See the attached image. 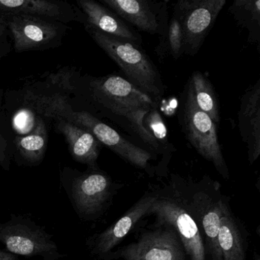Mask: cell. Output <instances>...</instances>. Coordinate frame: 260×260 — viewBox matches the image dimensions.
Segmentation results:
<instances>
[{
    "label": "cell",
    "instance_id": "1",
    "mask_svg": "<svg viewBox=\"0 0 260 260\" xmlns=\"http://www.w3.org/2000/svg\"><path fill=\"white\" fill-rule=\"evenodd\" d=\"M83 80L86 84L77 80L83 86L80 90L86 91V95L95 109L108 116L125 120L127 127L144 144L156 151L159 149L157 140L144 125V117L156 109L157 103L154 100L119 76L89 77Z\"/></svg>",
    "mask_w": 260,
    "mask_h": 260
},
{
    "label": "cell",
    "instance_id": "2",
    "mask_svg": "<svg viewBox=\"0 0 260 260\" xmlns=\"http://www.w3.org/2000/svg\"><path fill=\"white\" fill-rule=\"evenodd\" d=\"M70 97L59 95L31 104V107L41 116L60 118L69 121L92 134L102 145L121 156L135 167L146 169L152 156L149 152L123 138L115 129L100 121L87 111H75Z\"/></svg>",
    "mask_w": 260,
    "mask_h": 260
},
{
    "label": "cell",
    "instance_id": "3",
    "mask_svg": "<svg viewBox=\"0 0 260 260\" xmlns=\"http://www.w3.org/2000/svg\"><path fill=\"white\" fill-rule=\"evenodd\" d=\"M84 27L96 45L118 64L127 80L158 104L164 94L162 79L141 45L105 34L89 25Z\"/></svg>",
    "mask_w": 260,
    "mask_h": 260
},
{
    "label": "cell",
    "instance_id": "4",
    "mask_svg": "<svg viewBox=\"0 0 260 260\" xmlns=\"http://www.w3.org/2000/svg\"><path fill=\"white\" fill-rule=\"evenodd\" d=\"M181 125L185 138L196 151L212 162L217 171L228 178V170L217 137V126L199 109L187 85L180 109Z\"/></svg>",
    "mask_w": 260,
    "mask_h": 260
},
{
    "label": "cell",
    "instance_id": "5",
    "mask_svg": "<svg viewBox=\"0 0 260 260\" xmlns=\"http://www.w3.org/2000/svg\"><path fill=\"white\" fill-rule=\"evenodd\" d=\"M0 243L14 255L39 256L43 260L64 257L52 236L26 216L12 214L8 221L0 223Z\"/></svg>",
    "mask_w": 260,
    "mask_h": 260
},
{
    "label": "cell",
    "instance_id": "6",
    "mask_svg": "<svg viewBox=\"0 0 260 260\" xmlns=\"http://www.w3.org/2000/svg\"><path fill=\"white\" fill-rule=\"evenodd\" d=\"M16 53L59 48L70 27L66 24L35 16L4 15Z\"/></svg>",
    "mask_w": 260,
    "mask_h": 260
},
{
    "label": "cell",
    "instance_id": "7",
    "mask_svg": "<svg viewBox=\"0 0 260 260\" xmlns=\"http://www.w3.org/2000/svg\"><path fill=\"white\" fill-rule=\"evenodd\" d=\"M226 0H179L173 5L183 36L184 54L194 56L200 51Z\"/></svg>",
    "mask_w": 260,
    "mask_h": 260
},
{
    "label": "cell",
    "instance_id": "8",
    "mask_svg": "<svg viewBox=\"0 0 260 260\" xmlns=\"http://www.w3.org/2000/svg\"><path fill=\"white\" fill-rule=\"evenodd\" d=\"M100 3L132 28L149 34L159 35L160 42L156 52L161 59L164 58L167 52L169 26L167 1L100 0Z\"/></svg>",
    "mask_w": 260,
    "mask_h": 260
},
{
    "label": "cell",
    "instance_id": "9",
    "mask_svg": "<svg viewBox=\"0 0 260 260\" xmlns=\"http://www.w3.org/2000/svg\"><path fill=\"white\" fill-rule=\"evenodd\" d=\"M147 213L154 214L158 223L169 225L176 232L190 259L205 260V245L199 228L180 205L171 200L156 199Z\"/></svg>",
    "mask_w": 260,
    "mask_h": 260
},
{
    "label": "cell",
    "instance_id": "10",
    "mask_svg": "<svg viewBox=\"0 0 260 260\" xmlns=\"http://www.w3.org/2000/svg\"><path fill=\"white\" fill-rule=\"evenodd\" d=\"M121 255L123 260H185L180 240L170 228L144 234L125 246Z\"/></svg>",
    "mask_w": 260,
    "mask_h": 260
},
{
    "label": "cell",
    "instance_id": "11",
    "mask_svg": "<svg viewBox=\"0 0 260 260\" xmlns=\"http://www.w3.org/2000/svg\"><path fill=\"white\" fill-rule=\"evenodd\" d=\"M4 15L35 16L66 25L72 22L84 25L86 22L81 10L66 1L0 0V16Z\"/></svg>",
    "mask_w": 260,
    "mask_h": 260
},
{
    "label": "cell",
    "instance_id": "12",
    "mask_svg": "<svg viewBox=\"0 0 260 260\" xmlns=\"http://www.w3.org/2000/svg\"><path fill=\"white\" fill-rule=\"evenodd\" d=\"M238 127L252 164L260 155V79L249 86L240 99Z\"/></svg>",
    "mask_w": 260,
    "mask_h": 260
},
{
    "label": "cell",
    "instance_id": "13",
    "mask_svg": "<svg viewBox=\"0 0 260 260\" xmlns=\"http://www.w3.org/2000/svg\"><path fill=\"white\" fill-rule=\"evenodd\" d=\"M111 181L102 173H80L72 185V198L78 212L92 215L98 212L107 200Z\"/></svg>",
    "mask_w": 260,
    "mask_h": 260
},
{
    "label": "cell",
    "instance_id": "14",
    "mask_svg": "<svg viewBox=\"0 0 260 260\" xmlns=\"http://www.w3.org/2000/svg\"><path fill=\"white\" fill-rule=\"evenodd\" d=\"M77 4L86 19L83 25H89L105 34L141 45L140 35L107 7L93 0H77Z\"/></svg>",
    "mask_w": 260,
    "mask_h": 260
},
{
    "label": "cell",
    "instance_id": "15",
    "mask_svg": "<svg viewBox=\"0 0 260 260\" xmlns=\"http://www.w3.org/2000/svg\"><path fill=\"white\" fill-rule=\"evenodd\" d=\"M54 128L63 135L73 159L90 168L96 167L102 144L87 131L60 118H54Z\"/></svg>",
    "mask_w": 260,
    "mask_h": 260
},
{
    "label": "cell",
    "instance_id": "16",
    "mask_svg": "<svg viewBox=\"0 0 260 260\" xmlns=\"http://www.w3.org/2000/svg\"><path fill=\"white\" fill-rule=\"evenodd\" d=\"M156 198L147 196L135 204L113 226L98 236L94 243L93 252L99 255L109 253L127 235L138 220L148 212Z\"/></svg>",
    "mask_w": 260,
    "mask_h": 260
},
{
    "label": "cell",
    "instance_id": "17",
    "mask_svg": "<svg viewBox=\"0 0 260 260\" xmlns=\"http://www.w3.org/2000/svg\"><path fill=\"white\" fill-rule=\"evenodd\" d=\"M48 143L46 123L39 117L33 130L14 138V153L16 159L26 166H38L43 161Z\"/></svg>",
    "mask_w": 260,
    "mask_h": 260
},
{
    "label": "cell",
    "instance_id": "18",
    "mask_svg": "<svg viewBox=\"0 0 260 260\" xmlns=\"http://www.w3.org/2000/svg\"><path fill=\"white\" fill-rule=\"evenodd\" d=\"M187 85L191 89L199 109L205 112L213 122L218 126L220 118V105L218 96L211 81L200 71H194Z\"/></svg>",
    "mask_w": 260,
    "mask_h": 260
},
{
    "label": "cell",
    "instance_id": "19",
    "mask_svg": "<svg viewBox=\"0 0 260 260\" xmlns=\"http://www.w3.org/2000/svg\"><path fill=\"white\" fill-rule=\"evenodd\" d=\"M218 242L223 260H245L240 231L225 205L220 219Z\"/></svg>",
    "mask_w": 260,
    "mask_h": 260
},
{
    "label": "cell",
    "instance_id": "20",
    "mask_svg": "<svg viewBox=\"0 0 260 260\" xmlns=\"http://www.w3.org/2000/svg\"><path fill=\"white\" fill-rule=\"evenodd\" d=\"M237 25L247 30L248 42H260V0H234L229 8Z\"/></svg>",
    "mask_w": 260,
    "mask_h": 260
},
{
    "label": "cell",
    "instance_id": "21",
    "mask_svg": "<svg viewBox=\"0 0 260 260\" xmlns=\"http://www.w3.org/2000/svg\"><path fill=\"white\" fill-rule=\"evenodd\" d=\"M224 204L220 201L205 206L202 216V225L206 234L208 246L213 260H223L221 250L218 242L220 231V219Z\"/></svg>",
    "mask_w": 260,
    "mask_h": 260
},
{
    "label": "cell",
    "instance_id": "22",
    "mask_svg": "<svg viewBox=\"0 0 260 260\" xmlns=\"http://www.w3.org/2000/svg\"><path fill=\"white\" fill-rule=\"evenodd\" d=\"M3 101L4 90H0V167L9 171L14 153V138Z\"/></svg>",
    "mask_w": 260,
    "mask_h": 260
},
{
    "label": "cell",
    "instance_id": "23",
    "mask_svg": "<svg viewBox=\"0 0 260 260\" xmlns=\"http://www.w3.org/2000/svg\"><path fill=\"white\" fill-rule=\"evenodd\" d=\"M167 52L174 60H178L184 54L183 36L180 24L174 16L168 26L167 33Z\"/></svg>",
    "mask_w": 260,
    "mask_h": 260
},
{
    "label": "cell",
    "instance_id": "24",
    "mask_svg": "<svg viewBox=\"0 0 260 260\" xmlns=\"http://www.w3.org/2000/svg\"><path fill=\"white\" fill-rule=\"evenodd\" d=\"M11 35L5 16H0V59L7 57L13 49Z\"/></svg>",
    "mask_w": 260,
    "mask_h": 260
},
{
    "label": "cell",
    "instance_id": "25",
    "mask_svg": "<svg viewBox=\"0 0 260 260\" xmlns=\"http://www.w3.org/2000/svg\"><path fill=\"white\" fill-rule=\"evenodd\" d=\"M0 260H21L8 251L0 250Z\"/></svg>",
    "mask_w": 260,
    "mask_h": 260
}]
</instances>
